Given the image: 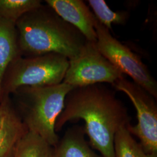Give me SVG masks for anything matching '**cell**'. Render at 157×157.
I'll return each mask as SVG.
<instances>
[{
	"label": "cell",
	"mask_w": 157,
	"mask_h": 157,
	"mask_svg": "<svg viewBox=\"0 0 157 157\" xmlns=\"http://www.w3.org/2000/svg\"><path fill=\"white\" fill-rule=\"evenodd\" d=\"M82 119L90 146L102 157H115L114 137L119 129L130 124L128 109L115 93L102 84L75 87L67 94L56 119L57 132L68 122Z\"/></svg>",
	"instance_id": "obj_1"
},
{
	"label": "cell",
	"mask_w": 157,
	"mask_h": 157,
	"mask_svg": "<svg viewBox=\"0 0 157 157\" xmlns=\"http://www.w3.org/2000/svg\"><path fill=\"white\" fill-rule=\"evenodd\" d=\"M15 25L22 56L57 53L70 60L78 56L88 41L47 5L25 13Z\"/></svg>",
	"instance_id": "obj_2"
},
{
	"label": "cell",
	"mask_w": 157,
	"mask_h": 157,
	"mask_svg": "<svg viewBox=\"0 0 157 157\" xmlns=\"http://www.w3.org/2000/svg\"><path fill=\"white\" fill-rule=\"evenodd\" d=\"M73 88L62 82L49 86H23L12 94L28 131L39 135L52 147L59 140L55 130L56 119L64 108L66 96Z\"/></svg>",
	"instance_id": "obj_3"
},
{
	"label": "cell",
	"mask_w": 157,
	"mask_h": 157,
	"mask_svg": "<svg viewBox=\"0 0 157 157\" xmlns=\"http://www.w3.org/2000/svg\"><path fill=\"white\" fill-rule=\"evenodd\" d=\"M69 66L67 57L57 53L21 56L12 61L4 75L1 98L23 86L43 87L61 83Z\"/></svg>",
	"instance_id": "obj_4"
},
{
	"label": "cell",
	"mask_w": 157,
	"mask_h": 157,
	"mask_svg": "<svg viewBox=\"0 0 157 157\" xmlns=\"http://www.w3.org/2000/svg\"><path fill=\"white\" fill-rule=\"evenodd\" d=\"M95 29L96 45L101 54L122 73L128 75L133 82L157 99V82L140 58L115 38L110 30L99 22L96 17Z\"/></svg>",
	"instance_id": "obj_5"
},
{
	"label": "cell",
	"mask_w": 157,
	"mask_h": 157,
	"mask_svg": "<svg viewBox=\"0 0 157 157\" xmlns=\"http://www.w3.org/2000/svg\"><path fill=\"white\" fill-rule=\"evenodd\" d=\"M123 75L101 54L96 43L87 41L78 56L69 60L62 82L74 88L104 83L113 84Z\"/></svg>",
	"instance_id": "obj_6"
},
{
	"label": "cell",
	"mask_w": 157,
	"mask_h": 157,
	"mask_svg": "<svg viewBox=\"0 0 157 157\" xmlns=\"http://www.w3.org/2000/svg\"><path fill=\"white\" fill-rule=\"evenodd\" d=\"M112 85L129 97L136 110L137 124L127 126L130 134L140 140L139 143L146 153L157 152V107L155 98L139 85L124 77Z\"/></svg>",
	"instance_id": "obj_7"
},
{
	"label": "cell",
	"mask_w": 157,
	"mask_h": 157,
	"mask_svg": "<svg viewBox=\"0 0 157 157\" xmlns=\"http://www.w3.org/2000/svg\"><path fill=\"white\" fill-rule=\"evenodd\" d=\"M28 132L10 95L0 102V157H13L21 139Z\"/></svg>",
	"instance_id": "obj_8"
},
{
	"label": "cell",
	"mask_w": 157,
	"mask_h": 157,
	"mask_svg": "<svg viewBox=\"0 0 157 157\" xmlns=\"http://www.w3.org/2000/svg\"><path fill=\"white\" fill-rule=\"evenodd\" d=\"M45 2L63 20L77 29L87 41L96 43L95 17L83 1L46 0Z\"/></svg>",
	"instance_id": "obj_9"
},
{
	"label": "cell",
	"mask_w": 157,
	"mask_h": 157,
	"mask_svg": "<svg viewBox=\"0 0 157 157\" xmlns=\"http://www.w3.org/2000/svg\"><path fill=\"white\" fill-rule=\"evenodd\" d=\"M84 128L73 126L53 147L52 157H102L93 150L85 138Z\"/></svg>",
	"instance_id": "obj_10"
},
{
	"label": "cell",
	"mask_w": 157,
	"mask_h": 157,
	"mask_svg": "<svg viewBox=\"0 0 157 157\" xmlns=\"http://www.w3.org/2000/svg\"><path fill=\"white\" fill-rule=\"evenodd\" d=\"M21 56L15 23L0 17V102L1 83L6 69L12 61Z\"/></svg>",
	"instance_id": "obj_11"
},
{
	"label": "cell",
	"mask_w": 157,
	"mask_h": 157,
	"mask_svg": "<svg viewBox=\"0 0 157 157\" xmlns=\"http://www.w3.org/2000/svg\"><path fill=\"white\" fill-rule=\"evenodd\" d=\"M52 151L39 135L28 131L19 141L13 157H52Z\"/></svg>",
	"instance_id": "obj_12"
},
{
	"label": "cell",
	"mask_w": 157,
	"mask_h": 157,
	"mask_svg": "<svg viewBox=\"0 0 157 157\" xmlns=\"http://www.w3.org/2000/svg\"><path fill=\"white\" fill-rule=\"evenodd\" d=\"M127 126L121 128L115 135V157H144L146 152L130 134Z\"/></svg>",
	"instance_id": "obj_13"
},
{
	"label": "cell",
	"mask_w": 157,
	"mask_h": 157,
	"mask_svg": "<svg viewBox=\"0 0 157 157\" xmlns=\"http://www.w3.org/2000/svg\"><path fill=\"white\" fill-rule=\"evenodd\" d=\"M89 6L98 21L108 30L112 24L124 25L129 17L126 11H113L107 6L104 0H89Z\"/></svg>",
	"instance_id": "obj_14"
},
{
	"label": "cell",
	"mask_w": 157,
	"mask_h": 157,
	"mask_svg": "<svg viewBox=\"0 0 157 157\" xmlns=\"http://www.w3.org/2000/svg\"><path fill=\"white\" fill-rule=\"evenodd\" d=\"M41 5L40 0H0V17L16 23L23 15Z\"/></svg>",
	"instance_id": "obj_15"
},
{
	"label": "cell",
	"mask_w": 157,
	"mask_h": 157,
	"mask_svg": "<svg viewBox=\"0 0 157 157\" xmlns=\"http://www.w3.org/2000/svg\"><path fill=\"white\" fill-rule=\"evenodd\" d=\"M144 157H157V152L151 153H145Z\"/></svg>",
	"instance_id": "obj_16"
}]
</instances>
